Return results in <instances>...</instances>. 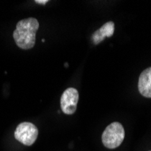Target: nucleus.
<instances>
[{
    "instance_id": "nucleus-1",
    "label": "nucleus",
    "mask_w": 151,
    "mask_h": 151,
    "mask_svg": "<svg viewBox=\"0 0 151 151\" xmlns=\"http://www.w3.org/2000/svg\"><path fill=\"white\" fill-rule=\"evenodd\" d=\"M39 22L36 18L28 17L19 21L13 33L17 45L23 50H29L35 46Z\"/></svg>"
},
{
    "instance_id": "nucleus-2",
    "label": "nucleus",
    "mask_w": 151,
    "mask_h": 151,
    "mask_svg": "<svg viewBox=\"0 0 151 151\" xmlns=\"http://www.w3.org/2000/svg\"><path fill=\"white\" fill-rule=\"evenodd\" d=\"M125 138V130L119 122H112L106 127L101 135V141L105 147L114 149L119 147Z\"/></svg>"
},
{
    "instance_id": "nucleus-3",
    "label": "nucleus",
    "mask_w": 151,
    "mask_h": 151,
    "mask_svg": "<svg viewBox=\"0 0 151 151\" xmlns=\"http://www.w3.org/2000/svg\"><path fill=\"white\" fill-rule=\"evenodd\" d=\"M15 138L25 146H32L38 137V129L31 122H22L15 130Z\"/></svg>"
},
{
    "instance_id": "nucleus-4",
    "label": "nucleus",
    "mask_w": 151,
    "mask_h": 151,
    "mask_svg": "<svg viewBox=\"0 0 151 151\" xmlns=\"http://www.w3.org/2000/svg\"><path fill=\"white\" fill-rule=\"evenodd\" d=\"M79 92L75 88L66 89L61 97V109L64 114L72 115L76 111Z\"/></svg>"
},
{
    "instance_id": "nucleus-5",
    "label": "nucleus",
    "mask_w": 151,
    "mask_h": 151,
    "mask_svg": "<svg viewBox=\"0 0 151 151\" xmlns=\"http://www.w3.org/2000/svg\"><path fill=\"white\" fill-rule=\"evenodd\" d=\"M115 32V24L113 22L109 21L104 24L100 29L96 30L92 35H91V41L93 45H97L100 43H101L102 41L106 37H111Z\"/></svg>"
},
{
    "instance_id": "nucleus-6",
    "label": "nucleus",
    "mask_w": 151,
    "mask_h": 151,
    "mask_svg": "<svg viewBox=\"0 0 151 151\" xmlns=\"http://www.w3.org/2000/svg\"><path fill=\"white\" fill-rule=\"evenodd\" d=\"M138 88L143 97L151 98V67L147 68L139 75Z\"/></svg>"
},
{
    "instance_id": "nucleus-7",
    "label": "nucleus",
    "mask_w": 151,
    "mask_h": 151,
    "mask_svg": "<svg viewBox=\"0 0 151 151\" xmlns=\"http://www.w3.org/2000/svg\"><path fill=\"white\" fill-rule=\"evenodd\" d=\"M35 3L41 4V5H45L46 3H48V0H36Z\"/></svg>"
},
{
    "instance_id": "nucleus-8",
    "label": "nucleus",
    "mask_w": 151,
    "mask_h": 151,
    "mask_svg": "<svg viewBox=\"0 0 151 151\" xmlns=\"http://www.w3.org/2000/svg\"><path fill=\"white\" fill-rule=\"evenodd\" d=\"M150 151H151V150H150Z\"/></svg>"
}]
</instances>
